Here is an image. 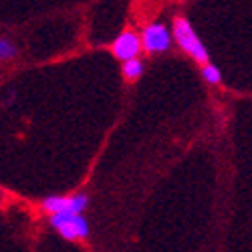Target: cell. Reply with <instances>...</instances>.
Returning <instances> with one entry per match:
<instances>
[{
    "label": "cell",
    "instance_id": "1",
    "mask_svg": "<svg viewBox=\"0 0 252 252\" xmlns=\"http://www.w3.org/2000/svg\"><path fill=\"white\" fill-rule=\"evenodd\" d=\"M51 226L69 242H81L89 236V224L83 212H55L51 214Z\"/></svg>",
    "mask_w": 252,
    "mask_h": 252
},
{
    "label": "cell",
    "instance_id": "2",
    "mask_svg": "<svg viewBox=\"0 0 252 252\" xmlns=\"http://www.w3.org/2000/svg\"><path fill=\"white\" fill-rule=\"evenodd\" d=\"M172 32H174V38L178 40V45L196 63H200V65L208 63V51L202 45V40L198 38L194 27L190 25V20H188L186 16H176L174 18V31Z\"/></svg>",
    "mask_w": 252,
    "mask_h": 252
},
{
    "label": "cell",
    "instance_id": "3",
    "mask_svg": "<svg viewBox=\"0 0 252 252\" xmlns=\"http://www.w3.org/2000/svg\"><path fill=\"white\" fill-rule=\"evenodd\" d=\"M141 43H143V51L148 55L165 53L172 47V32L167 31L163 23H152L141 31Z\"/></svg>",
    "mask_w": 252,
    "mask_h": 252
},
{
    "label": "cell",
    "instance_id": "4",
    "mask_svg": "<svg viewBox=\"0 0 252 252\" xmlns=\"http://www.w3.org/2000/svg\"><path fill=\"white\" fill-rule=\"evenodd\" d=\"M89 206V196L85 192L81 194H73V196H51L45 198L40 208L47 214H55V212H83Z\"/></svg>",
    "mask_w": 252,
    "mask_h": 252
},
{
    "label": "cell",
    "instance_id": "5",
    "mask_svg": "<svg viewBox=\"0 0 252 252\" xmlns=\"http://www.w3.org/2000/svg\"><path fill=\"white\" fill-rule=\"evenodd\" d=\"M143 51V43H141V34L133 32L131 29L123 31L115 43L111 45V53L115 59H119L121 63L127 61V59H133V57H139V53Z\"/></svg>",
    "mask_w": 252,
    "mask_h": 252
},
{
    "label": "cell",
    "instance_id": "6",
    "mask_svg": "<svg viewBox=\"0 0 252 252\" xmlns=\"http://www.w3.org/2000/svg\"><path fill=\"white\" fill-rule=\"evenodd\" d=\"M121 73H123V77L127 79L129 83H133V81H137V79L143 75V63L139 61V57H133V59L123 61Z\"/></svg>",
    "mask_w": 252,
    "mask_h": 252
},
{
    "label": "cell",
    "instance_id": "7",
    "mask_svg": "<svg viewBox=\"0 0 252 252\" xmlns=\"http://www.w3.org/2000/svg\"><path fill=\"white\" fill-rule=\"evenodd\" d=\"M202 77H204V81L208 83V85H218V83L222 81L220 71L214 65H210V61L202 65Z\"/></svg>",
    "mask_w": 252,
    "mask_h": 252
},
{
    "label": "cell",
    "instance_id": "8",
    "mask_svg": "<svg viewBox=\"0 0 252 252\" xmlns=\"http://www.w3.org/2000/svg\"><path fill=\"white\" fill-rule=\"evenodd\" d=\"M16 47L10 43L8 38H0V61H10L16 57Z\"/></svg>",
    "mask_w": 252,
    "mask_h": 252
}]
</instances>
